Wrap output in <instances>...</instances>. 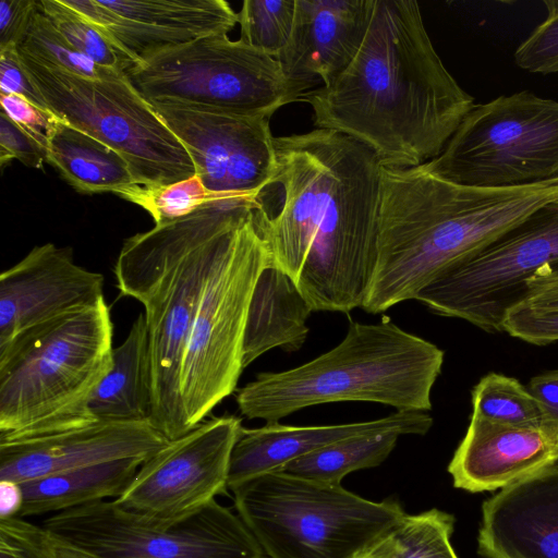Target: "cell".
<instances>
[{"mask_svg":"<svg viewBox=\"0 0 558 558\" xmlns=\"http://www.w3.org/2000/svg\"><path fill=\"white\" fill-rule=\"evenodd\" d=\"M520 303L534 308L558 310V271L550 266L536 271L526 280Z\"/></svg>","mask_w":558,"mask_h":558,"instance_id":"cell-41","label":"cell"},{"mask_svg":"<svg viewBox=\"0 0 558 558\" xmlns=\"http://www.w3.org/2000/svg\"><path fill=\"white\" fill-rule=\"evenodd\" d=\"M38 9L35 0H2L0 3V50L17 48Z\"/></svg>","mask_w":558,"mask_h":558,"instance_id":"cell-40","label":"cell"},{"mask_svg":"<svg viewBox=\"0 0 558 558\" xmlns=\"http://www.w3.org/2000/svg\"><path fill=\"white\" fill-rule=\"evenodd\" d=\"M313 310L293 279L272 262L262 271L251 299L243 341V366L274 348L295 352L304 344Z\"/></svg>","mask_w":558,"mask_h":558,"instance_id":"cell-23","label":"cell"},{"mask_svg":"<svg viewBox=\"0 0 558 558\" xmlns=\"http://www.w3.org/2000/svg\"><path fill=\"white\" fill-rule=\"evenodd\" d=\"M302 100L316 129L356 140L387 168L418 167L439 156L475 106L444 65L413 0H374L353 60Z\"/></svg>","mask_w":558,"mask_h":558,"instance_id":"cell-2","label":"cell"},{"mask_svg":"<svg viewBox=\"0 0 558 558\" xmlns=\"http://www.w3.org/2000/svg\"><path fill=\"white\" fill-rule=\"evenodd\" d=\"M254 199H208L193 213L124 240L113 274L122 296L144 307L150 361V423L168 440L187 433L180 396L186 341L217 239Z\"/></svg>","mask_w":558,"mask_h":558,"instance_id":"cell-4","label":"cell"},{"mask_svg":"<svg viewBox=\"0 0 558 558\" xmlns=\"http://www.w3.org/2000/svg\"><path fill=\"white\" fill-rule=\"evenodd\" d=\"M445 352L385 317L376 324L352 322L333 349L298 367L263 372L239 389L242 415L275 423L304 408L366 401L397 411L432 410V389Z\"/></svg>","mask_w":558,"mask_h":558,"instance_id":"cell-5","label":"cell"},{"mask_svg":"<svg viewBox=\"0 0 558 558\" xmlns=\"http://www.w3.org/2000/svg\"><path fill=\"white\" fill-rule=\"evenodd\" d=\"M356 558H379V557L377 555H375L371 549H368L365 553L357 556Z\"/></svg>","mask_w":558,"mask_h":558,"instance_id":"cell-45","label":"cell"},{"mask_svg":"<svg viewBox=\"0 0 558 558\" xmlns=\"http://www.w3.org/2000/svg\"><path fill=\"white\" fill-rule=\"evenodd\" d=\"M374 0H294L292 31L276 58L286 76L311 87L338 76L365 36Z\"/></svg>","mask_w":558,"mask_h":558,"instance_id":"cell-21","label":"cell"},{"mask_svg":"<svg viewBox=\"0 0 558 558\" xmlns=\"http://www.w3.org/2000/svg\"><path fill=\"white\" fill-rule=\"evenodd\" d=\"M454 517L430 509L404 514L372 548L379 558H459L450 543Z\"/></svg>","mask_w":558,"mask_h":558,"instance_id":"cell-28","label":"cell"},{"mask_svg":"<svg viewBox=\"0 0 558 558\" xmlns=\"http://www.w3.org/2000/svg\"><path fill=\"white\" fill-rule=\"evenodd\" d=\"M243 428L234 415L204 420L145 459L114 500L155 522L199 510L227 493L231 453Z\"/></svg>","mask_w":558,"mask_h":558,"instance_id":"cell-14","label":"cell"},{"mask_svg":"<svg viewBox=\"0 0 558 558\" xmlns=\"http://www.w3.org/2000/svg\"><path fill=\"white\" fill-rule=\"evenodd\" d=\"M100 272L78 266L69 247H33L0 276V347L19 333L105 299Z\"/></svg>","mask_w":558,"mask_h":558,"instance_id":"cell-18","label":"cell"},{"mask_svg":"<svg viewBox=\"0 0 558 558\" xmlns=\"http://www.w3.org/2000/svg\"><path fill=\"white\" fill-rule=\"evenodd\" d=\"M38 7L74 50L88 57L98 65L123 73L135 65L134 60L109 37L64 5L61 0H39Z\"/></svg>","mask_w":558,"mask_h":558,"instance_id":"cell-30","label":"cell"},{"mask_svg":"<svg viewBox=\"0 0 558 558\" xmlns=\"http://www.w3.org/2000/svg\"><path fill=\"white\" fill-rule=\"evenodd\" d=\"M118 195L148 211L155 225L184 217L211 199L202 179L196 174L162 186L134 184Z\"/></svg>","mask_w":558,"mask_h":558,"instance_id":"cell-33","label":"cell"},{"mask_svg":"<svg viewBox=\"0 0 558 558\" xmlns=\"http://www.w3.org/2000/svg\"><path fill=\"white\" fill-rule=\"evenodd\" d=\"M151 361L144 314L112 351V365L90 398L87 410L98 421H146L151 413Z\"/></svg>","mask_w":558,"mask_h":558,"instance_id":"cell-24","label":"cell"},{"mask_svg":"<svg viewBox=\"0 0 558 558\" xmlns=\"http://www.w3.org/2000/svg\"><path fill=\"white\" fill-rule=\"evenodd\" d=\"M558 463V425H513L470 417L448 465L453 486L493 492Z\"/></svg>","mask_w":558,"mask_h":558,"instance_id":"cell-19","label":"cell"},{"mask_svg":"<svg viewBox=\"0 0 558 558\" xmlns=\"http://www.w3.org/2000/svg\"><path fill=\"white\" fill-rule=\"evenodd\" d=\"M48 163L82 193L118 195L136 184L118 151L59 118L48 135Z\"/></svg>","mask_w":558,"mask_h":558,"instance_id":"cell-26","label":"cell"},{"mask_svg":"<svg viewBox=\"0 0 558 558\" xmlns=\"http://www.w3.org/2000/svg\"><path fill=\"white\" fill-rule=\"evenodd\" d=\"M105 299L32 327L0 347V440L94 421L87 404L112 365Z\"/></svg>","mask_w":558,"mask_h":558,"instance_id":"cell-6","label":"cell"},{"mask_svg":"<svg viewBox=\"0 0 558 558\" xmlns=\"http://www.w3.org/2000/svg\"><path fill=\"white\" fill-rule=\"evenodd\" d=\"M12 159H17L27 167L41 169L48 162V148L1 111L0 166L4 168Z\"/></svg>","mask_w":558,"mask_h":558,"instance_id":"cell-37","label":"cell"},{"mask_svg":"<svg viewBox=\"0 0 558 558\" xmlns=\"http://www.w3.org/2000/svg\"><path fill=\"white\" fill-rule=\"evenodd\" d=\"M471 417L513 425H557L517 378L490 372L471 392Z\"/></svg>","mask_w":558,"mask_h":558,"instance_id":"cell-29","label":"cell"},{"mask_svg":"<svg viewBox=\"0 0 558 558\" xmlns=\"http://www.w3.org/2000/svg\"><path fill=\"white\" fill-rule=\"evenodd\" d=\"M16 49L43 65L88 78H109L125 74L102 68L74 50L52 26L39 7L24 40Z\"/></svg>","mask_w":558,"mask_h":558,"instance_id":"cell-31","label":"cell"},{"mask_svg":"<svg viewBox=\"0 0 558 558\" xmlns=\"http://www.w3.org/2000/svg\"><path fill=\"white\" fill-rule=\"evenodd\" d=\"M46 532L47 546L51 558H102L93 551L51 534L47 530Z\"/></svg>","mask_w":558,"mask_h":558,"instance_id":"cell-44","label":"cell"},{"mask_svg":"<svg viewBox=\"0 0 558 558\" xmlns=\"http://www.w3.org/2000/svg\"><path fill=\"white\" fill-rule=\"evenodd\" d=\"M229 490L266 558H356L405 514L396 499L372 501L281 470Z\"/></svg>","mask_w":558,"mask_h":558,"instance_id":"cell-8","label":"cell"},{"mask_svg":"<svg viewBox=\"0 0 558 558\" xmlns=\"http://www.w3.org/2000/svg\"><path fill=\"white\" fill-rule=\"evenodd\" d=\"M484 558H558V465L485 500L477 536Z\"/></svg>","mask_w":558,"mask_h":558,"instance_id":"cell-20","label":"cell"},{"mask_svg":"<svg viewBox=\"0 0 558 558\" xmlns=\"http://www.w3.org/2000/svg\"><path fill=\"white\" fill-rule=\"evenodd\" d=\"M558 198V178L512 187H473L421 166L381 167L377 260L362 308L414 300L429 283Z\"/></svg>","mask_w":558,"mask_h":558,"instance_id":"cell-3","label":"cell"},{"mask_svg":"<svg viewBox=\"0 0 558 558\" xmlns=\"http://www.w3.org/2000/svg\"><path fill=\"white\" fill-rule=\"evenodd\" d=\"M554 269H556L558 271V265L557 266H553Z\"/></svg>","mask_w":558,"mask_h":558,"instance_id":"cell-46","label":"cell"},{"mask_svg":"<svg viewBox=\"0 0 558 558\" xmlns=\"http://www.w3.org/2000/svg\"><path fill=\"white\" fill-rule=\"evenodd\" d=\"M502 330L513 338L535 345L558 341V310H541L515 304L502 322Z\"/></svg>","mask_w":558,"mask_h":558,"instance_id":"cell-35","label":"cell"},{"mask_svg":"<svg viewBox=\"0 0 558 558\" xmlns=\"http://www.w3.org/2000/svg\"><path fill=\"white\" fill-rule=\"evenodd\" d=\"M41 525L102 558H266L239 514L216 499L170 522L105 499L53 513Z\"/></svg>","mask_w":558,"mask_h":558,"instance_id":"cell-12","label":"cell"},{"mask_svg":"<svg viewBox=\"0 0 558 558\" xmlns=\"http://www.w3.org/2000/svg\"><path fill=\"white\" fill-rule=\"evenodd\" d=\"M125 75L150 105L270 118L310 88L289 80L276 58L227 34L156 52Z\"/></svg>","mask_w":558,"mask_h":558,"instance_id":"cell-9","label":"cell"},{"mask_svg":"<svg viewBox=\"0 0 558 558\" xmlns=\"http://www.w3.org/2000/svg\"><path fill=\"white\" fill-rule=\"evenodd\" d=\"M23 502L20 483L0 481V519L19 517Z\"/></svg>","mask_w":558,"mask_h":558,"instance_id":"cell-43","label":"cell"},{"mask_svg":"<svg viewBox=\"0 0 558 558\" xmlns=\"http://www.w3.org/2000/svg\"><path fill=\"white\" fill-rule=\"evenodd\" d=\"M135 64L197 38L228 34L238 13L223 0H61Z\"/></svg>","mask_w":558,"mask_h":558,"instance_id":"cell-16","label":"cell"},{"mask_svg":"<svg viewBox=\"0 0 558 558\" xmlns=\"http://www.w3.org/2000/svg\"><path fill=\"white\" fill-rule=\"evenodd\" d=\"M47 532L24 518L0 519V558H51Z\"/></svg>","mask_w":558,"mask_h":558,"instance_id":"cell-36","label":"cell"},{"mask_svg":"<svg viewBox=\"0 0 558 558\" xmlns=\"http://www.w3.org/2000/svg\"><path fill=\"white\" fill-rule=\"evenodd\" d=\"M433 422L425 412L397 411L367 422L322 426H288L275 422L258 428H243L231 453L228 489L254 476L281 470L289 462L342 439L384 432L425 435Z\"/></svg>","mask_w":558,"mask_h":558,"instance_id":"cell-22","label":"cell"},{"mask_svg":"<svg viewBox=\"0 0 558 558\" xmlns=\"http://www.w3.org/2000/svg\"><path fill=\"white\" fill-rule=\"evenodd\" d=\"M547 15L518 46L515 64L531 73H558V0L543 1Z\"/></svg>","mask_w":558,"mask_h":558,"instance_id":"cell-34","label":"cell"},{"mask_svg":"<svg viewBox=\"0 0 558 558\" xmlns=\"http://www.w3.org/2000/svg\"><path fill=\"white\" fill-rule=\"evenodd\" d=\"M143 459H121L54 473L20 483V518L58 513L107 498H118L136 475Z\"/></svg>","mask_w":558,"mask_h":558,"instance_id":"cell-25","label":"cell"},{"mask_svg":"<svg viewBox=\"0 0 558 558\" xmlns=\"http://www.w3.org/2000/svg\"><path fill=\"white\" fill-rule=\"evenodd\" d=\"M398 432L342 439L286 464L281 471L325 484H341L351 472L378 466L395 449Z\"/></svg>","mask_w":558,"mask_h":558,"instance_id":"cell-27","label":"cell"},{"mask_svg":"<svg viewBox=\"0 0 558 558\" xmlns=\"http://www.w3.org/2000/svg\"><path fill=\"white\" fill-rule=\"evenodd\" d=\"M558 265V198L424 288L415 301L437 315L502 332L507 311L524 296L536 271Z\"/></svg>","mask_w":558,"mask_h":558,"instance_id":"cell-13","label":"cell"},{"mask_svg":"<svg viewBox=\"0 0 558 558\" xmlns=\"http://www.w3.org/2000/svg\"><path fill=\"white\" fill-rule=\"evenodd\" d=\"M275 147L276 172L255 198L271 262L313 312L362 308L377 260L383 166L327 129L275 137Z\"/></svg>","mask_w":558,"mask_h":558,"instance_id":"cell-1","label":"cell"},{"mask_svg":"<svg viewBox=\"0 0 558 558\" xmlns=\"http://www.w3.org/2000/svg\"><path fill=\"white\" fill-rule=\"evenodd\" d=\"M525 387L558 425V369L532 377Z\"/></svg>","mask_w":558,"mask_h":558,"instance_id":"cell-42","label":"cell"},{"mask_svg":"<svg viewBox=\"0 0 558 558\" xmlns=\"http://www.w3.org/2000/svg\"><path fill=\"white\" fill-rule=\"evenodd\" d=\"M294 12V0H245L238 12L239 40L277 58L289 40Z\"/></svg>","mask_w":558,"mask_h":558,"instance_id":"cell-32","label":"cell"},{"mask_svg":"<svg viewBox=\"0 0 558 558\" xmlns=\"http://www.w3.org/2000/svg\"><path fill=\"white\" fill-rule=\"evenodd\" d=\"M19 54L49 111L118 151L136 184L162 186L195 175L185 146L125 74L88 78Z\"/></svg>","mask_w":558,"mask_h":558,"instance_id":"cell-10","label":"cell"},{"mask_svg":"<svg viewBox=\"0 0 558 558\" xmlns=\"http://www.w3.org/2000/svg\"><path fill=\"white\" fill-rule=\"evenodd\" d=\"M0 95H16L49 111L44 97L25 71L16 48L0 50Z\"/></svg>","mask_w":558,"mask_h":558,"instance_id":"cell-38","label":"cell"},{"mask_svg":"<svg viewBox=\"0 0 558 558\" xmlns=\"http://www.w3.org/2000/svg\"><path fill=\"white\" fill-rule=\"evenodd\" d=\"M170 440L150 421H94L0 440V481L22 483L105 462L147 459Z\"/></svg>","mask_w":558,"mask_h":558,"instance_id":"cell-17","label":"cell"},{"mask_svg":"<svg viewBox=\"0 0 558 558\" xmlns=\"http://www.w3.org/2000/svg\"><path fill=\"white\" fill-rule=\"evenodd\" d=\"M151 106L187 149L211 199H255L271 181L277 159L270 117Z\"/></svg>","mask_w":558,"mask_h":558,"instance_id":"cell-15","label":"cell"},{"mask_svg":"<svg viewBox=\"0 0 558 558\" xmlns=\"http://www.w3.org/2000/svg\"><path fill=\"white\" fill-rule=\"evenodd\" d=\"M255 201L240 207L219 234L195 310L181 367L187 432L238 386L248 307L257 279L271 263L255 221Z\"/></svg>","mask_w":558,"mask_h":558,"instance_id":"cell-7","label":"cell"},{"mask_svg":"<svg viewBox=\"0 0 558 558\" xmlns=\"http://www.w3.org/2000/svg\"><path fill=\"white\" fill-rule=\"evenodd\" d=\"M557 465H558V463H557Z\"/></svg>","mask_w":558,"mask_h":558,"instance_id":"cell-47","label":"cell"},{"mask_svg":"<svg viewBox=\"0 0 558 558\" xmlns=\"http://www.w3.org/2000/svg\"><path fill=\"white\" fill-rule=\"evenodd\" d=\"M1 111L16 124L31 132L48 148V135L58 117L16 95H0Z\"/></svg>","mask_w":558,"mask_h":558,"instance_id":"cell-39","label":"cell"},{"mask_svg":"<svg viewBox=\"0 0 558 558\" xmlns=\"http://www.w3.org/2000/svg\"><path fill=\"white\" fill-rule=\"evenodd\" d=\"M473 187H512L558 178V101L530 90L475 105L439 156L421 165Z\"/></svg>","mask_w":558,"mask_h":558,"instance_id":"cell-11","label":"cell"}]
</instances>
